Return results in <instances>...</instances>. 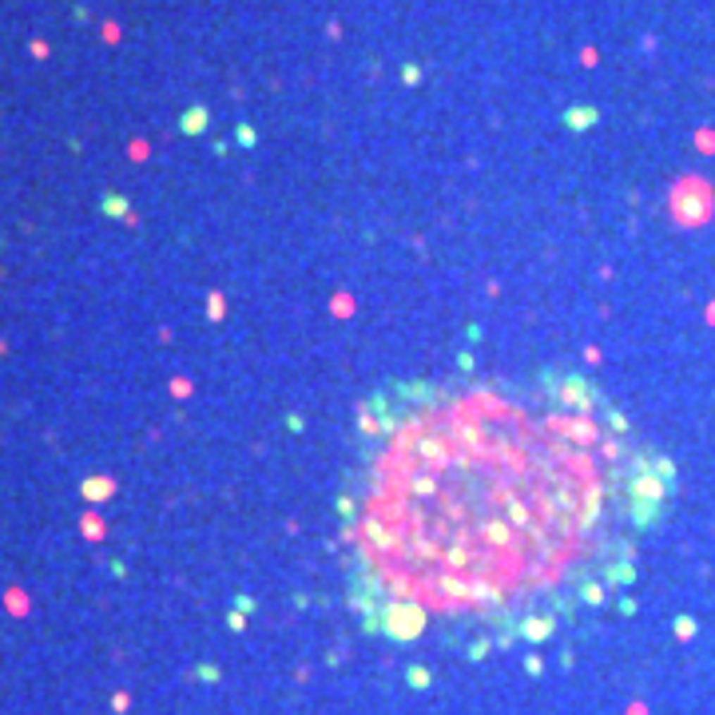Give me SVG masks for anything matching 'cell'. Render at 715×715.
Returning <instances> with one entry per match:
<instances>
[{"instance_id": "cell-1", "label": "cell", "mask_w": 715, "mask_h": 715, "mask_svg": "<svg viewBox=\"0 0 715 715\" xmlns=\"http://www.w3.org/2000/svg\"><path fill=\"white\" fill-rule=\"evenodd\" d=\"M676 489L584 370L382 382L354 406L334 505L350 604L394 644L549 640L636 580Z\"/></svg>"}, {"instance_id": "cell-4", "label": "cell", "mask_w": 715, "mask_h": 715, "mask_svg": "<svg viewBox=\"0 0 715 715\" xmlns=\"http://www.w3.org/2000/svg\"><path fill=\"white\" fill-rule=\"evenodd\" d=\"M104 211H111V215H128V203L116 199V195H108V199H104Z\"/></svg>"}, {"instance_id": "cell-5", "label": "cell", "mask_w": 715, "mask_h": 715, "mask_svg": "<svg viewBox=\"0 0 715 715\" xmlns=\"http://www.w3.org/2000/svg\"><path fill=\"white\" fill-rule=\"evenodd\" d=\"M84 493H88V497H104V493H111V485L108 481H88V485H84Z\"/></svg>"}, {"instance_id": "cell-2", "label": "cell", "mask_w": 715, "mask_h": 715, "mask_svg": "<svg viewBox=\"0 0 715 715\" xmlns=\"http://www.w3.org/2000/svg\"><path fill=\"white\" fill-rule=\"evenodd\" d=\"M203 128H207V111L203 108H195V111L183 116V132H203Z\"/></svg>"}, {"instance_id": "cell-3", "label": "cell", "mask_w": 715, "mask_h": 715, "mask_svg": "<svg viewBox=\"0 0 715 715\" xmlns=\"http://www.w3.org/2000/svg\"><path fill=\"white\" fill-rule=\"evenodd\" d=\"M592 120H596V111H588V108H584V111H568V123H572V128H588Z\"/></svg>"}]
</instances>
